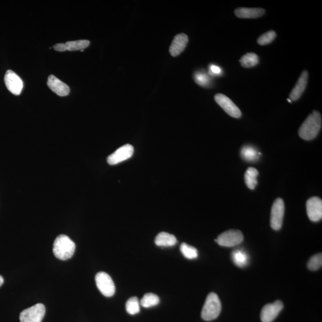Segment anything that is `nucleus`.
Segmentation results:
<instances>
[{
  "mask_svg": "<svg viewBox=\"0 0 322 322\" xmlns=\"http://www.w3.org/2000/svg\"><path fill=\"white\" fill-rule=\"evenodd\" d=\"M284 204L282 199H276L271 211L270 225L272 229L279 230L282 226Z\"/></svg>",
  "mask_w": 322,
  "mask_h": 322,
  "instance_id": "obj_7",
  "label": "nucleus"
},
{
  "mask_svg": "<svg viewBox=\"0 0 322 322\" xmlns=\"http://www.w3.org/2000/svg\"><path fill=\"white\" fill-rule=\"evenodd\" d=\"M322 265V256L319 253L311 258L307 264L308 269L315 271L319 269Z\"/></svg>",
  "mask_w": 322,
  "mask_h": 322,
  "instance_id": "obj_26",
  "label": "nucleus"
},
{
  "mask_svg": "<svg viewBox=\"0 0 322 322\" xmlns=\"http://www.w3.org/2000/svg\"><path fill=\"white\" fill-rule=\"evenodd\" d=\"M4 283V279L2 278L1 276H0V286L2 285Z\"/></svg>",
  "mask_w": 322,
  "mask_h": 322,
  "instance_id": "obj_31",
  "label": "nucleus"
},
{
  "mask_svg": "<svg viewBox=\"0 0 322 322\" xmlns=\"http://www.w3.org/2000/svg\"><path fill=\"white\" fill-rule=\"evenodd\" d=\"M243 235L240 230H229L222 233L215 241L220 246L233 247L242 242Z\"/></svg>",
  "mask_w": 322,
  "mask_h": 322,
  "instance_id": "obj_4",
  "label": "nucleus"
},
{
  "mask_svg": "<svg viewBox=\"0 0 322 322\" xmlns=\"http://www.w3.org/2000/svg\"><path fill=\"white\" fill-rule=\"evenodd\" d=\"M177 242L176 236L166 232H161L155 238V243L158 246L170 247Z\"/></svg>",
  "mask_w": 322,
  "mask_h": 322,
  "instance_id": "obj_17",
  "label": "nucleus"
},
{
  "mask_svg": "<svg viewBox=\"0 0 322 322\" xmlns=\"http://www.w3.org/2000/svg\"><path fill=\"white\" fill-rule=\"evenodd\" d=\"M45 314V306L39 303L21 311V322H41Z\"/></svg>",
  "mask_w": 322,
  "mask_h": 322,
  "instance_id": "obj_6",
  "label": "nucleus"
},
{
  "mask_svg": "<svg viewBox=\"0 0 322 322\" xmlns=\"http://www.w3.org/2000/svg\"><path fill=\"white\" fill-rule=\"evenodd\" d=\"M276 37V32L274 31H269L262 35L257 40L258 44L261 45H265L270 44Z\"/></svg>",
  "mask_w": 322,
  "mask_h": 322,
  "instance_id": "obj_27",
  "label": "nucleus"
},
{
  "mask_svg": "<svg viewBox=\"0 0 322 322\" xmlns=\"http://www.w3.org/2000/svg\"><path fill=\"white\" fill-rule=\"evenodd\" d=\"M259 62V57L256 53H246L240 59L241 65L246 68L256 66Z\"/></svg>",
  "mask_w": 322,
  "mask_h": 322,
  "instance_id": "obj_21",
  "label": "nucleus"
},
{
  "mask_svg": "<svg viewBox=\"0 0 322 322\" xmlns=\"http://www.w3.org/2000/svg\"><path fill=\"white\" fill-rule=\"evenodd\" d=\"M287 101H288L289 102V103H292V101L291 100H290L289 99H287Z\"/></svg>",
  "mask_w": 322,
  "mask_h": 322,
  "instance_id": "obj_32",
  "label": "nucleus"
},
{
  "mask_svg": "<svg viewBox=\"0 0 322 322\" xmlns=\"http://www.w3.org/2000/svg\"><path fill=\"white\" fill-rule=\"evenodd\" d=\"M321 127V115L318 111H313L301 125L299 136L305 141H311L318 135Z\"/></svg>",
  "mask_w": 322,
  "mask_h": 322,
  "instance_id": "obj_1",
  "label": "nucleus"
},
{
  "mask_svg": "<svg viewBox=\"0 0 322 322\" xmlns=\"http://www.w3.org/2000/svg\"><path fill=\"white\" fill-rule=\"evenodd\" d=\"M90 42L88 40H77V41H68L65 43L66 50L70 52L84 50L89 46Z\"/></svg>",
  "mask_w": 322,
  "mask_h": 322,
  "instance_id": "obj_23",
  "label": "nucleus"
},
{
  "mask_svg": "<svg viewBox=\"0 0 322 322\" xmlns=\"http://www.w3.org/2000/svg\"><path fill=\"white\" fill-rule=\"evenodd\" d=\"M259 171L253 167H249L246 170L245 174V181L247 187L251 190H254L257 184V177Z\"/></svg>",
  "mask_w": 322,
  "mask_h": 322,
  "instance_id": "obj_19",
  "label": "nucleus"
},
{
  "mask_svg": "<svg viewBox=\"0 0 322 322\" xmlns=\"http://www.w3.org/2000/svg\"><path fill=\"white\" fill-rule=\"evenodd\" d=\"M5 84L11 93L15 95H20L23 88V82L20 78L14 72L9 70L4 77Z\"/></svg>",
  "mask_w": 322,
  "mask_h": 322,
  "instance_id": "obj_12",
  "label": "nucleus"
},
{
  "mask_svg": "<svg viewBox=\"0 0 322 322\" xmlns=\"http://www.w3.org/2000/svg\"><path fill=\"white\" fill-rule=\"evenodd\" d=\"M53 48L57 52H63L66 51V47L65 44L64 43H59V44L53 45Z\"/></svg>",
  "mask_w": 322,
  "mask_h": 322,
  "instance_id": "obj_30",
  "label": "nucleus"
},
{
  "mask_svg": "<svg viewBox=\"0 0 322 322\" xmlns=\"http://www.w3.org/2000/svg\"><path fill=\"white\" fill-rule=\"evenodd\" d=\"M283 304L281 301H276L272 304H268L262 308L261 312L262 322H272L277 318L279 313L282 310Z\"/></svg>",
  "mask_w": 322,
  "mask_h": 322,
  "instance_id": "obj_10",
  "label": "nucleus"
},
{
  "mask_svg": "<svg viewBox=\"0 0 322 322\" xmlns=\"http://www.w3.org/2000/svg\"><path fill=\"white\" fill-rule=\"evenodd\" d=\"M126 310L131 315H136L140 312V302L138 297H134L128 299L126 302Z\"/></svg>",
  "mask_w": 322,
  "mask_h": 322,
  "instance_id": "obj_24",
  "label": "nucleus"
},
{
  "mask_svg": "<svg viewBox=\"0 0 322 322\" xmlns=\"http://www.w3.org/2000/svg\"><path fill=\"white\" fill-rule=\"evenodd\" d=\"M160 302L158 295L153 293L145 294L141 301V304L144 308H150L157 305Z\"/></svg>",
  "mask_w": 322,
  "mask_h": 322,
  "instance_id": "obj_22",
  "label": "nucleus"
},
{
  "mask_svg": "<svg viewBox=\"0 0 322 322\" xmlns=\"http://www.w3.org/2000/svg\"><path fill=\"white\" fill-rule=\"evenodd\" d=\"M97 287L104 296L111 297L115 294V286L114 281L108 274L101 272L96 275Z\"/></svg>",
  "mask_w": 322,
  "mask_h": 322,
  "instance_id": "obj_5",
  "label": "nucleus"
},
{
  "mask_svg": "<svg viewBox=\"0 0 322 322\" xmlns=\"http://www.w3.org/2000/svg\"><path fill=\"white\" fill-rule=\"evenodd\" d=\"M47 85L50 90L59 96L63 97L69 95L70 91L69 86L53 75L48 77Z\"/></svg>",
  "mask_w": 322,
  "mask_h": 322,
  "instance_id": "obj_13",
  "label": "nucleus"
},
{
  "mask_svg": "<svg viewBox=\"0 0 322 322\" xmlns=\"http://www.w3.org/2000/svg\"><path fill=\"white\" fill-rule=\"evenodd\" d=\"M261 155L259 151L252 146H245L241 150V156L244 160L248 162H254Z\"/></svg>",
  "mask_w": 322,
  "mask_h": 322,
  "instance_id": "obj_18",
  "label": "nucleus"
},
{
  "mask_svg": "<svg viewBox=\"0 0 322 322\" xmlns=\"http://www.w3.org/2000/svg\"><path fill=\"white\" fill-rule=\"evenodd\" d=\"M209 79L207 75L201 73V72L200 73H197L195 75V81L201 86H205L208 84L209 82Z\"/></svg>",
  "mask_w": 322,
  "mask_h": 322,
  "instance_id": "obj_28",
  "label": "nucleus"
},
{
  "mask_svg": "<svg viewBox=\"0 0 322 322\" xmlns=\"http://www.w3.org/2000/svg\"><path fill=\"white\" fill-rule=\"evenodd\" d=\"M134 154V147L132 145L127 144L120 147L116 151L109 155L107 158L109 165H114L130 159Z\"/></svg>",
  "mask_w": 322,
  "mask_h": 322,
  "instance_id": "obj_8",
  "label": "nucleus"
},
{
  "mask_svg": "<svg viewBox=\"0 0 322 322\" xmlns=\"http://www.w3.org/2000/svg\"><path fill=\"white\" fill-rule=\"evenodd\" d=\"M308 77V75L307 71H304L302 72L296 85L290 93V100L296 101L300 98V97L302 96L305 90L306 86H307Z\"/></svg>",
  "mask_w": 322,
  "mask_h": 322,
  "instance_id": "obj_15",
  "label": "nucleus"
},
{
  "mask_svg": "<svg viewBox=\"0 0 322 322\" xmlns=\"http://www.w3.org/2000/svg\"><path fill=\"white\" fill-rule=\"evenodd\" d=\"M188 37L184 34L177 35L172 42L170 47V53L173 57H176L183 52L188 42Z\"/></svg>",
  "mask_w": 322,
  "mask_h": 322,
  "instance_id": "obj_14",
  "label": "nucleus"
},
{
  "mask_svg": "<svg viewBox=\"0 0 322 322\" xmlns=\"http://www.w3.org/2000/svg\"><path fill=\"white\" fill-rule=\"evenodd\" d=\"M236 16L239 18L256 19L264 15V9L262 8L240 7L235 11Z\"/></svg>",
  "mask_w": 322,
  "mask_h": 322,
  "instance_id": "obj_16",
  "label": "nucleus"
},
{
  "mask_svg": "<svg viewBox=\"0 0 322 322\" xmlns=\"http://www.w3.org/2000/svg\"><path fill=\"white\" fill-rule=\"evenodd\" d=\"M232 258L233 262L238 267H243L248 264L249 259L248 254L241 249H237L233 251Z\"/></svg>",
  "mask_w": 322,
  "mask_h": 322,
  "instance_id": "obj_20",
  "label": "nucleus"
},
{
  "mask_svg": "<svg viewBox=\"0 0 322 322\" xmlns=\"http://www.w3.org/2000/svg\"><path fill=\"white\" fill-rule=\"evenodd\" d=\"M181 251L184 257L187 259L193 260L198 257V252L195 247L182 243L181 245Z\"/></svg>",
  "mask_w": 322,
  "mask_h": 322,
  "instance_id": "obj_25",
  "label": "nucleus"
},
{
  "mask_svg": "<svg viewBox=\"0 0 322 322\" xmlns=\"http://www.w3.org/2000/svg\"><path fill=\"white\" fill-rule=\"evenodd\" d=\"M308 218L313 222L320 221L322 218V201L318 197L311 198L306 204Z\"/></svg>",
  "mask_w": 322,
  "mask_h": 322,
  "instance_id": "obj_11",
  "label": "nucleus"
},
{
  "mask_svg": "<svg viewBox=\"0 0 322 322\" xmlns=\"http://www.w3.org/2000/svg\"><path fill=\"white\" fill-rule=\"evenodd\" d=\"M221 310V304L216 293L209 294L204 304L201 317L204 321H211L218 318Z\"/></svg>",
  "mask_w": 322,
  "mask_h": 322,
  "instance_id": "obj_3",
  "label": "nucleus"
},
{
  "mask_svg": "<svg viewBox=\"0 0 322 322\" xmlns=\"http://www.w3.org/2000/svg\"><path fill=\"white\" fill-rule=\"evenodd\" d=\"M209 71H210L209 73L211 74V75H219L221 74V68L219 66L214 65V64L209 67Z\"/></svg>",
  "mask_w": 322,
  "mask_h": 322,
  "instance_id": "obj_29",
  "label": "nucleus"
},
{
  "mask_svg": "<svg viewBox=\"0 0 322 322\" xmlns=\"http://www.w3.org/2000/svg\"><path fill=\"white\" fill-rule=\"evenodd\" d=\"M214 99L217 104L230 116L235 118L241 117L242 112L240 109L228 97L221 93H218L215 96Z\"/></svg>",
  "mask_w": 322,
  "mask_h": 322,
  "instance_id": "obj_9",
  "label": "nucleus"
},
{
  "mask_svg": "<svg viewBox=\"0 0 322 322\" xmlns=\"http://www.w3.org/2000/svg\"><path fill=\"white\" fill-rule=\"evenodd\" d=\"M75 244L68 236L60 235L56 238L53 243V254L60 260H67L73 256Z\"/></svg>",
  "mask_w": 322,
  "mask_h": 322,
  "instance_id": "obj_2",
  "label": "nucleus"
}]
</instances>
